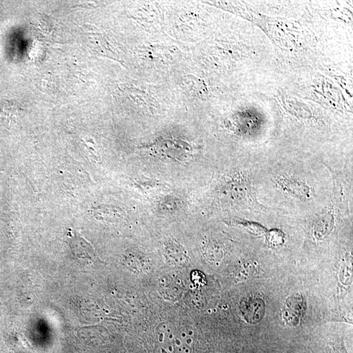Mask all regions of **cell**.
Instances as JSON below:
<instances>
[{"label": "cell", "mask_w": 353, "mask_h": 353, "mask_svg": "<svg viewBox=\"0 0 353 353\" xmlns=\"http://www.w3.org/2000/svg\"><path fill=\"white\" fill-rule=\"evenodd\" d=\"M265 310V306H264V302L260 300H254L252 302H250L248 307H247V314H245V318L248 319L250 318V322H257L260 321V319L256 316V311L258 312L264 313Z\"/></svg>", "instance_id": "obj_3"}, {"label": "cell", "mask_w": 353, "mask_h": 353, "mask_svg": "<svg viewBox=\"0 0 353 353\" xmlns=\"http://www.w3.org/2000/svg\"><path fill=\"white\" fill-rule=\"evenodd\" d=\"M334 226L333 215L328 213L323 215L316 222L315 226V237L318 239L325 238L331 232Z\"/></svg>", "instance_id": "obj_2"}, {"label": "cell", "mask_w": 353, "mask_h": 353, "mask_svg": "<svg viewBox=\"0 0 353 353\" xmlns=\"http://www.w3.org/2000/svg\"><path fill=\"white\" fill-rule=\"evenodd\" d=\"M323 353H347L343 339H338L327 343Z\"/></svg>", "instance_id": "obj_4"}, {"label": "cell", "mask_w": 353, "mask_h": 353, "mask_svg": "<svg viewBox=\"0 0 353 353\" xmlns=\"http://www.w3.org/2000/svg\"><path fill=\"white\" fill-rule=\"evenodd\" d=\"M280 185L284 191L292 197L305 199L310 196V188L306 183L297 179L285 178L280 181Z\"/></svg>", "instance_id": "obj_1"}]
</instances>
